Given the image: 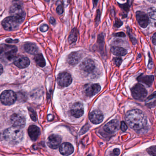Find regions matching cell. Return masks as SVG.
<instances>
[{
	"mask_svg": "<svg viewBox=\"0 0 156 156\" xmlns=\"http://www.w3.org/2000/svg\"><path fill=\"white\" fill-rule=\"evenodd\" d=\"M6 42H8V43H18V40H13L11 39V38H8V39L6 40Z\"/></svg>",
	"mask_w": 156,
	"mask_h": 156,
	"instance_id": "f35d334b",
	"label": "cell"
},
{
	"mask_svg": "<svg viewBox=\"0 0 156 156\" xmlns=\"http://www.w3.org/2000/svg\"><path fill=\"white\" fill-rule=\"evenodd\" d=\"M29 113H30V116L31 118L33 121H36L37 117L36 115L35 112V111L31 108H29Z\"/></svg>",
	"mask_w": 156,
	"mask_h": 156,
	"instance_id": "f546056e",
	"label": "cell"
},
{
	"mask_svg": "<svg viewBox=\"0 0 156 156\" xmlns=\"http://www.w3.org/2000/svg\"><path fill=\"white\" fill-rule=\"evenodd\" d=\"M114 62L117 66H120L122 62L121 58L120 57H116L114 59Z\"/></svg>",
	"mask_w": 156,
	"mask_h": 156,
	"instance_id": "d6a6232c",
	"label": "cell"
},
{
	"mask_svg": "<svg viewBox=\"0 0 156 156\" xmlns=\"http://www.w3.org/2000/svg\"><path fill=\"white\" fill-rule=\"evenodd\" d=\"M92 4H93V9L95 8L98 5V0H92Z\"/></svg>",
	"mask_w": 156,
	"mask_h": 156,
	"instance_id": "60d3db41",
	"label": "cell"
},
{
	"mask_svg": "<svg viewBox=\"0 0 156 156\" xmlns=\"http://www.w3.org/2000/svg\"><path fill=\"white\" fill-rule=\"evenodd\" d=\"M110 50L111 53L116 56H124L127 53V51L126 49L119 47H112Z\"/></svg>",
	"mask_w": 156,
	"mask_h": 156,
	"instance_id": "603a6c76",
	"label": "cell"
},
{
	"mask_svg": "<svg viewBox=\"0 0 156 156\" xmlns=\"http://www.w3.org/2000/svg\"><path fill=\"white\" fill-rule=\"evenodd\" d=\"M153 66V63H152V60H151V57H150V62H149V64H148V68L149 69H151Z\"/></svg>",
	"mask_w": 156,
	"mask_h": 156,
	"instance_id": "7bdbcfd3",
	"label": "cell"
},
{
	"mask_svg": "<svg viewBox=\"0 0 156 156\" xmlns=\"http://www.w3.org/2000/svg\"><path fill=\"white\" fill-rule=\"evenodd\" d=\"M123 23L120 19L117 18H115V22L114 23V27L115 28H121L122 26L123 25Z\"/></svg>",
	"mask_w": 156,
	"mask_h": 156,
	"instance_id": "f1b7e54d",
	"label": "cell"
},
{
	"mask_svg": "<svg viewBox=\"0 0 156 156\" xmlns=\"http://www.w3.org/2000/svg\"><path fill=\"white\" fill-rule=\"evenodd\" d=\"M28 133L31 139L33 141H35L40 135V129L35 125H31L28 128Z\"/></svg>",
	"mask_w": 156,
	"mask_h": 156,
	"instance_id": "ffe728a7",
	"label": "cell"
},
{
	"mask_svg": "<svg viewBox=\"0 0 156 156\" xmlns=\"http://www.w3.org/2000/svg\"><path fill=\"white\" fill-rule=\"evenodd\" d=\"M72 82V77L70 74L67 72L60 73L57 77V83L59 86L62 87L68 86Z\"/></svg>",
	"mask_w": 156,
	"mask_h": 156,
	"instance_id": "ba28073f",
	"label": "cell"
},
{
	"mask_svg": "<svg viewBox=\"0 0 156 156\" xmlns=\"http://www.w3.org/2000/svg\"><path fill=\"white\" fill-rule=\"evenodd\" d=\"M2 27L6 30L12 31L17 29L20 24L12 16L5 18L1 23Z\"/></svg>",
	"mask_w": 156,
	"mask_h": 156,
	"instance_id": "52a82bcc",
	"label": "cell"
},
{
	"mask_svg": "<svg viewBox=\"0 0 156 156\" xmlns=\"http://www.w3.org/2000/svg\"><path fill=\"white\" fill-rule=\"evenodd\" d=\"M18 51L17 48L14 45L2 44L0 45V59L8 61L14 59Z\"/></svg>",
	"mask_w": 156,
	"mask_h": 156,
	"instance_id": "3957f363",
	"label": "cell"
},
{
	"mask_svg": "<svg viewBox=\"0 0 156 156\" xmlns=\"http://www.w3.org/2000/svg\"><path fill=\"white\" fill-rule=\"evenodd\" d=\"M122 1H125V0H122Z\"/></svg>",
	"mask_w": 156,
	"mask_h": 156,
	"instance_id": "bcb514c9",
	"label": "cell"
},
{
	"mask_svg": "<svg viewBox=\"0 0 156 156\" xmlns=\"http://www.w3.org/2000/svg\"><path fill=\"white\" fill-rule=\"evenodd\" d=\"M135 16L140 27L145 29L148 26L149 23V17L145 12L142 11H137L135 12Z\"/></svg>",
	"mask_w": 156,
	"mask_h": 156,
	"instance_id": "30bf717a",
	"label": "cell"
},
{
	"mask_svg": "<svg viewBox=\"0 0 156 156\" xmlns=\"http://www.w3.org/2000/svg\"><path fill=\"white\" fill-rule=\"evenodd\" d=\"M118 6H119V7L121 8V9L125 12L126 14H128V13L130 11L131 6L127 2H126L124 4H120V3H118Z\"/></svg>",
	"mask_w": 156,
	"mask_h": 156,
	"instance_id": "4316f807",
	"label": "cell"
},
{
	"mask_svg": "<svg viewBox=\"0 0 156 156\" xmlns=\"http://www.w3.org/2000/svg\"><path fill=\"white\" fill-rule=\"evenodd\" d=\"M125 119L130 127L137 130L143 128L147 123L144 113L138 109H134L127 112Z\"/></svg>",
	"mask_w": 156,
	"mask_h": 156,
	"instance_id": "6da1fadb",
	"label": "cell"
},
{
	"mask_svg": "<svg viewBox=\"0 0 156 156\" xmlns=\"http://www.w3.org/2000/svg\"><path fill=\"white\" fill-rule=\"evenodd\" d=\"M71 115L76 118H79L84 113V105L80 102H76L72 105L71 111Z\"/></svg>",
	"mask_w": 156,
	"mask_h": 156,
	"instance_id": "4fadbf2b",
	"label": "cell"
},
{
	"mask_svg": "<svg viewBox=\"0 0 156 156\" xmlns=\"http://www.w3.org/2000/svg\"><path fill=\"white\" fill-rule=\"evenodd\" d=\"M95 67V64L94 61L89 59H85L80 65L81 69L87 73L92 72Z\"/></svg>",
	"mask_w": 156,
	"mask_h": 156,
	"instance_id": "e0dca14e",
	"label": "cell"
},
{
	"mask_svg": "<svg viewBox=\"0 0 156 156\" xmlns=\"http://www.w3.org/2000/svg\"><path fill=\"white\" fill-rule=\"evenodd\" d=\"M73 146L70 143L65 142L61 145L59 148V151L63 156H68L71 155L74 152Z\"/></svg>",
	"mask_w": 156,
	"mask_h": 156,
	"instance_id": "ac0fdd59",
	"label": "cell"
},
{
	"mask_svg": "<svg viewBox=\"0 0 156 156\" xmlns=\"http://www.w3.org/2000/svg\"><path fill=\"white\" fill-rule=\"evenodd\" d=\"M78 31L76 28H74L71 31L68 37V42L70 44L74 43L78 40Z\"/></svg>",
	"mask_w": 156,
	"mask_h": 156,
	"instance_id": "484cf974",
	"label": "cell"
},
{
	"mask_svg": "<svg viewBox=\"0 0 156 156\" xmlns=\"http://www.w3.org/2000/svg\"><path fill=\"white\" fill-rule=\"evenodd\" d=\"M56 12L58 13L59 15H61L63 14L64 12V10H63V7L62 5H59L57 6V8L56 9Z\"/></svg>",
	"mask_w": 156,
	"mask_h": 156,
	"instance_id": "836d02e7",
	"label": "cell"
},
{
	"mask_svg": "<svg viewBox=\"0 0 156 156\" xmlns=\"http://www.w3.org/2000/svg\"><path fill=\"white\" fill-rule=\"evenodd\" d=\"M35 62L38 65V66L41 67H44L45 66V59L41 53L36 54L34 58Z\"/></svg>",
	"mask_w": 156,
	"mask_h": 156,
	"instance_id": "d4e9b609",
	"label": "cell"
},
{
	"mask_svg": "<svg viewBox=\"0 0 156 156\" xmlns=\"http://www.w3.org/2000/svg\"><path fill=\"white\" fill-rule=\"evenodd\" d=\"M100 89L101 87L99 84L97 83L86 84L84 87L85 93L88 96H92L95 95L100 92Z\"/></svg>",
	"mask_w": 156,
	"mask_h": 156,
	"instance_id": "7c38bea8",
	"label": "cell"
},
{
	"mask_svg": "<svg viewBox=\"0 0 156 156\" xmlns=\"http://www.w3.org/2000/svg\"><path fill=\"white\" fill-rule=\"evenodd\" d=\"M11 121L13 127L18 129H22L25 127L26 120L24 117L18 114H13L11 117Z\"/></svg>",
	"mask_w": 156,
	"mask_h": 156,
	"instance_id": "9c48e42d",
	"label": "cell"
},
{
	"mask_svg": "<svg viewBox=\"0 0 156 156\" xmlns=\"http://www.w3.org/2000/svg\"><path fill=\"white\" fill-rule=\"evenodd\" d=\"M9 13L12 17L16 19L19 23H22L25 20L26 17L25 12L23 10V8L18 4H13L10 7Z\"/></svg>",
	"mask_w": 156,
	"mask_h": 156,
	"instance_id": "277c9868",
	"label": "cell"
},
{
	"mask_svg": "<svg viewBox=\"0 0 156 156\" xmlns=\"http://www.w3.org/2000/svg\"><path fill=\"white\" fill-rule=\"evenodd\" d=\"M146 105L148 108H154L156 105V93L154 92L153 94L147 98L146 101Z\"/></svg>",
	"mask_w": 156,
	"mask_h": 156,
	"instance_id": "cb8c5ba5",
	"label": "cell"
},
{
	"mask_svg": "<svg viewBox=\"0 0 156 156\" xmlns=\"http://www.w3.org/2000/svg\"><path fill=\"white\" fill-rule=\"evenodd\" d=\"M120 151L118 148L114 149L113 151V154L115 156H118L120 154Z\"/></svg>",
	"mask_w": 156,
	"mask_h": 156,
	"instance_id": "74e56055",
	"label": "cell"
},
{
	"mask_svg": "<svg viewBox=\"0 0 156 156\" xmlns=\"http://www.w3.org/2000/svg\"><path fill=\"white\" fill-rule=\"evenodd\" d=\"M3 138L9 144H17L23 139V133L20 129L11 127L4 131Z\"/></svg>",
	"mask_w": 156,
	"mask_h": 156,
	"instance_id": "7a4b0ae2",
	"label": "cell"
},
{
	"mask_svg": "<svg viewBox=\"0 0 156 156\" xmlns=\"http://www.w3.org/2000/svg\"><path fill=\"white\" fill-rule=\"evenodd\" d=\"M120 127V123L117 120H113L104 126V130L109 133L112 134L117 132Z\"/></svg>",
	"mask_w": 156,
	"mask_h": 156,
	"instance_id": "9a60e30c",
	"label": "cell"
},
{
	"mask_svg": "<svg viewBox=\"0 0 156 156\" xmlns=\"http://www.w3.org/2000/svg\"><path fill=\"white\" fill-rule=\"evenodd\" d=\"M156 146H151L147 149L148 153L151 156H156Z\"/></svg>",
	"mask_w": 156,
	"mask_h": 156,
	"instance_id": "1f68e13d",
	"label": "cell"
},
{
	"mask_svg": "<svg viewBox=\"0 0 156 156\" xmlns=\"http://www.w3.org/2000/svg\"><path fill=\"white\" fill-rule=\"evenodd\" d=\"M89 119L93 124H99L103 120L104 115L99 110H94L90 114Z\"/></svg>",
	"mask_w": 156,
	"mask_h": 156,
	"instance_id": "2e32d148",
	"label": "cell"
},
{
	"mask_svg": "<svg viewBox=\"0 0 156 156\" xmlns=\"http://www.w3.org/2000/svg\"><path fill=\"white\" fill-rule=\"evenodd\" d=\"M61 142V138L60 135L52 134L47 139V144L51 149H56L60 146Z\"/></svg>",
	"mask_w": 156,
	"mask_h": 156,
	"instance_id": "8fae6325",
	"label": "cell"
},
{
	"mask_svg": "<svg viewBox=\"0 0 156 156\" xmlns=\"http://www.w3.org/2000/svg\"><path fill=\"white\" fill-rule=\"evenodd\" d=\"M101 19V12L100 10L98 9L97 11V15L95 19V24L96 26H98L100 22Z\"/></svg>",
	"mask_w": 156,
	"mask_h": 156,
	"instance_id": "4dcf8cb0",
	"label": "cell"
},
{
	"mask_svg": "<svg viewBox=\"0 0 156 156\" xmlns=\"http://www.w3.org/2000/svg\"><path fill=\"white\" fill-rule=\"evenodd\" d=\"M24 50L28 53L31 54H36L38 51V48L35 43L28 42L25 44Z\"/></svg>",
	"mask_w": 156,
	"mask_h": 156,
	"instance_id": "7402d4cb",
	"label": "cell"
},
{
	"mask_svg": "<svg viewBox=\"0 0 156 156\" xmlns=\"http://www.w3.org/2000/svg\"><path fill=\"white\" fill-rule=\"evenodd\" d=\"M115 37H126V34L124 32L121 31V32H117L116 34H114Z\"/></svg>",
	"mask_w": 156,
	"mask_h": 156,
	"instance_id": "d590c367",
	"label": "cell"
},
{
	"mask_svg": "<svg viewBox=\"0 0 156 156\" xmlns=\"http://www.w3.org/2000/svg\"><path fill=\"white\" fill-rule=\"evenodd\" d=\"M152 42L154 45H156V33L155 32L152 37Z\"/></svg>",
	"mask_w": 156,
	"mask_h": 156,
	"instance_id": "ab89813d",
	"label": "cell"
},
{
	"mask_svg": "<svg viewBox=\"0 0 156 156\" xmlns=\"http://www.w3.org/2000/svg\"><path fill=\"white\" fill-rule=\"evenodd\" d=\"M131 91L134 98L139 101H143L147 94L145 88L140 83L135 84Z\"/></svg>",
	"mask_w": 156,
	"mask_h": 156,
	"instance_id": "5b68a950",
	"label": "cell"
},
{
	"mask_svg": "<svg viewBox=\"0 0 156 156\" xmlns=\"http://www.w3.org/2000/svg\"><path fill=\"white\" fill-rule=\"evenodd\" d=\"M49 29L48 26L47 24H43L40 27V29L41 31L42 32H45L47 31Z\"/></svg>",
	"mask_w": 156,
	"mask_h": 156,
	"instance_id": "8d00e7d4",
	"label": "cell"
},
{
	"mask_svg": "<svg viewBox=\"0 0 156 156\" xmlns=\"http://www.w3.org/2000/svg\"><path fill=\"white\" fill-rule=\"evenodd\" d=\"M133 1V0H127V2L131 6V5H132Z\"/></svg>",
	"mask_w": 156,
	"mask_h": 156,
	"instance_id": "f6af8a7d",
	"label": "cell"
},
{
	"mask_svg": "<svg viewBox=\"0 0 156 156\" xmlns=\"http://www.w3.org/2000/svg\"><path fill=\"white\" fill-rule=\"evenodd\" d=\"M154 80V76L152 75H141L138 78V81L145 83L148 86H151L152 85Z\"/></svg>",
	"mask_w": 156,
	"mask_h": 156,
	"instance_id": "44dd1931",
	"label": "cell"
},
{
	"mask_svg": "<svg viewBox=\"0 0 156 156\" xmlns=\"http://www.w3.org/2000/svg\"><path fill=\"white\" fill-rule=\"evenodd\" d=\"M55 22H56V21H55V19L54 18H53V17H51V18H50V24H51L52 25H54L55 23Z\"/></svg>",
	"mask_w": 156,
	"mask_h": 156,
	"instance_id": "b9f144b4",
	"label": "cell"
},
{
	"mask_svg": "<svg viewBox=\"0 0 156 156\" xmlns=\"http://www.w3.org/2000/svg\"><path fill=\"white\" fill-rule=\"evenodd\" d=\"M127 34L130 37V40L132 42L133 44H135L137 43V39L134 36L132 33V30L129 28V27H127Z\"/></svg>",
	"mask_w": 156,
	"mask_h": 156,
	"instance_id": "83f0119b",
	"label": "cell"
},
{
	"mask_svg": "<svg viewBox=\"0 0 156 156\" xmlns=\"http://www.w3.org/2000/svg\"><path fill=\"white\" fill-rule=\"evenodd\" d=\"M0 100L5 105H12L17 100V95L12 90H5L1 94Z\"/></svg>",
	"mask_w": 156,
	"mask_h": 156,
	"instance_id": "8992f818",
	"label": "cell"
},
{
	"mask_svg": "<svg viewBox=\"0 0 156 156\" xmlns=\"http://www.w3.org/2000/svg\"><path fill=\"white\" fill-rule=\"evenodd\" d=\"M2 72H3V67H2V65L0 64V75H1Z\"/></svg>",
	"mask_w": 156,
	"mask_h": 156,
	"instance_id": "ee69618b",
	"label": "cell"
},
{
	"mask_svg": "<svg viewBox=\"0 0 156 156\" xmlns=\"http://www.w3.org/2000/svg\"><path fill=\"white\" fill-rule=\"evenodd\" d=\"M121 129L122 131L125 132L127 129V126L124 122H122L121 124Z\"/></svg>",
	"mask_w": 156,
	"mask_h": 156,
	"instance_id": "e575fe53",
	"label": "cell"
},
{
	"mask_svg": "<svg viewBox=\"0 0 156 156\" xmlns=\"http://www.w3.org/2000/svg\"><path fill=\"white\" fill-rule=\"evenodd\" d=\"M83 57L82 53L79 52H72L67 57V62L72 65L77 64Z\"/></svg>",
	"mask_w": 156,
	"mask_h": 156,
	"instance_id": "d6986e66",
	"label": "cell"
},
{
	"mask_svg": "<svg viewBox=\"0 0 156 156\" xmlns=\"http://www.w3.org/2000/svg\"><path fill=\"white\" fill-rule=\"evenodd\" d=\"M14 64L18 68L24 69L30 65V59L27 57L24 56H18L15 57L13 59Z\"/></svg>",
	"mask_w": 156,
	"mask_h": 156,
	"instance_id": "5bb4252c",
	"label": "cell"
}]
</instances>
